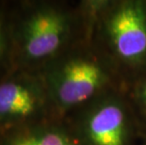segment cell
<instances>
[{
    "label": "cell",
    "instance_id": "obj_8",
    "mask_svg": "<svg viewBox=\"0 0 146 145\" xmlns=\"http://www.w3.org/2000/svg\"><path fill=\"white\" fill-rule=\"evenodd\" d=\"M141 101L142 103L144 104V106L146 107V82L144 83V85L142 86L141 91Z\"/></svg>",
    "mask_w": 146,
    "mask_h": 145
},
{
    "label": "cell",
    "instance_id": "obj_4",
    "mask_svg": "<svg viewBox=\"0 0 146 145\" xmlns=\"http://www.w3.org/2000/svg\"><path fill=\"white\" fill-rule=\"evenodd\" d=\"M108 32L123 60L138 61L146 56V14L141 3L128 2L118 8L110 17Z\"/></svg>",
    "mask_w": 146,
    "mask_h": 145
},
{
    "label": "cell",
    "instance_id": "obj_2",
    "mask_svg": "<svg viewBox=\"0 0 146 145\" xmlns=\"http://www.w3.org/2000/svg\"><path fill=\"white\" fill-rule=\"evenodd\" d=\"M104 80L103 70L94 61L70 58L53 64L46 71L43 83L49 99L64 109L88 100Z\"/></svg>",
    "mask_w": 146,
    "mask_h": 145
},
{
    "label": "cell",
    "instance_id": "obj_6",
    "mask_svg": "<svg viewBox=\"0 0 146 145\" xmlns=\"http://www.w3.org/2000/svg\"><path fill=\"white\" fill-rule=\"evenodd\" d=\"M0 145H77L62 128L29 124L1 133Z\"/></svg>",
    "mask_w": 146,
    "mask_h": 145
},
{
    "label": "cell",
    "instance_id": "obj_7",
    "mask_svg": "<svg viewBox=\"0 0 146 145\" xmlns=\"http://www.w3.org/2000/svg\"><path fill=\"white\" fill-rule=\"evenodd\" d=\"M11 50L10 24L7 23L5 15L0 11V65Z\"/></svg>",
    "mask_w": 146,
    "mask_h": 145
},
{
    "label": "cell",
    "instance_id": "obj_5",
    "mask_svg": "<svg viewBox=\"0 0 146 145\" xmlns=\"http://www.w3.org/2000/svg\"><path fill=\"white\" fill-rule=\"evenodd\" d=\"M86 135L92 145H125L126 118L116 102H106L92 111L86 122Z\"/></svg>",
    "mask_w": 146,
    "mask_h": 145
},
{
    "label": "cell",
    "instance_id": "obj_3",
    "mask_svg": "<svg viewBox=\"0 0 146 145\" xmlns=\"http://www.w3.org/2000/svg\"><path fill=\"white\" fill-rule=\"evenodd\" d=\"M49 99L44 83L25 75L11 76L0 82L1 133L29 125L43 110Z\"/></svg>",
    "mask_w": 146,
    "mask_h": 145
},
{
    "label": "cell",
    "instance_id": "obj_1",
    "mask_svg": "<svg viewBox=\"0 0 146 145\" xmlns=\"http://www.w3.org/2000/svg\"><path fill=\"white\" fill-rule=\"evenodd\" d=\"M70 20L63 11L49 5L30 9L10 26L11 50L20 65H32L54 58L66 41Z\"/></svg>",
    "mask_w": 146,
    "mask_h": 145
}]
</instances>
